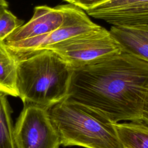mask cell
Masks as SVG:
<instances>
[{
	"instance_id": "10",
	"label": "cell",
	"mask_w": 148,
	"mask_h": 148,
	"mask_svg": "<svg viewBox=\"0 0 148 148\" xmlns=\"http://www.w3.org/2000/svg\"><path fill=\"white\" fill-rule=\"evenodd\" d=\"M109 31L121 45L123 50L148 61V38L123 27L112 26Z\"/></svg>"
},
{
	"instance_id": "2",
	"label": "cell",
	"mask_w": 148,
	"mask_h": 148,
	"mask_svg": "<svg viewBox=\"0 0 148 148\" xmlns=\"http://www.w3.org/2000/svg\"><path fill=\"white\" fill-rule=\"evenodd\" d=\"M17 57L16 88L24 104L46 109L67 97L73 69L51 49Z\"/></svg>"
},
{
	"instance_id": "11",
	"label": "cell",
	"mask_w": 148,
	"mask_h": 148,
	"mask_svg": "<svg viewBox=\"0 0 148 148\" xmlns=\"http://www.w3.org/2000/svg\"><path fill=\"white\" fill-rule=\"evenodd\" d=\"M113 125L123 148H148V125L132 121Z\"/></svg>"
},
{
	"instance_id": "3",
	"label": "cell",
	"mask_w": 148,
	"mask_h": 148,
	"mask_svg": "<svg viewBox=\"0 0 148 148\" xmlns=\"http://www.w3.org/2000/svg\"><path fill=\"white\" fill-rule=\"evenodd\" d=\"M47 110L63 146L123 148L113 122L92 108L66 97Z\"/></svg>"
},
{
	"instance_id": "4",
	"label": "cell",
	"mask_w": 148,
	"mask_h": 148,
	"mask_svg": "<svg viewBox=\"0 0 148 148\" xmlns=\"http://www.w3.org/2000/svg\"><path fill=\"white\" fill-rule=\"evenodd\" d=\"M47 49L58 53L72 69L123 51L121 45L110 31L102 27L57 43Z\"/></svg>"
},
{
	"instance_id": "8",
	"label": "cell",
	"mask_w": 148,
	"mask_h": 148,
	"mask_svg": "<svg viewBox=\"0 0 148 148\" xmlns=\"http://www.w3.org/2000/svg\"><path fill=\"white\" fill-rule=\"evenodd\" d=\"M62 21L63 14L60 6L55 8L36 6L31 19L16 29L4 42L8 45L44 36L58 28Z\"/></svg>"
},
{
	"instance_id": "16",
	"label": "cell",
	"mask_w": 148,
	"mask_h": 148,
	"mask_svg": "<svg viewBox=\"0 0 148 148\" xmlns=\"http://www.w3.org/2000/svg\"><path fill=\"white\" fill-rule=\"evenodd\" d=\"M124 28V27H123ZM126 28H128L132 30H134L144 36L148 38V25H139V26H135L132 27H127Z\"/></svg>"
},
{
	"instance_id": "6",
	"label": "cell",
	"mask_w": 148,
	"mask_h": 148,
	"mask_svg": "<svg viewBox=\"0 0 148 148\" xmlns=\"http://www.w3.org/2000/svg\"><path fill=\"white\" fill-rule=\"evenodd\" d=\"M16 148H59L60 141L46 109L24 104L14 127Z\"/></svg>"
},
{
	"instance_id": "15",
	"label": "cell",
	"mask_w": 148,
	"mask_h": 148,
	"mask_svg": "<svg viewBox=\"0 0 148 148\" xmlns=\"http://www.w3.org/2000/svg\"><path fill=\"white\" fill-rule=\"evenodd\" d=\"M141 122L148 125V90L143 103L141 114Z\"/></svg>"
},
{
	"instance_id": "5",
	"label": "cell",
	"mask_w": 148,
	"mask_h": 148,
	"mask_svg": "<svg viewBox=\"0 0 148 148\" xmlns=\"http://www.w3.org/2000/svg\"><path fill=\"white\" fill-rule=\"evenodd\" d=\"M59 6L62 12L63 21L58 28L42 36L6 45L9 50L16 56H19L47 49L57 43L101 27L92 22L87 14L75 5L69 3Z\"/></svg>"
},
{
	"instance_id": "14",
	"label": "cell",
	"mask_w": 148,
	"mask_h": 148,
	"mask_svg": "<svg viewBox=\"0 0 148 148\" xmlns=\"http://www.w3.org/2000/svg\"><path fill=\"white\" fill-rule=\"evenodd\" d=\"M110 0H75L73 4L86 11Z\"/></svg>"
},
{
	"instance_id": "9",
	"label": "cell",
	"mask_w": 148,
	"mask_h": 148,
	"mask_svg": "<svg viewBox=\"0 0 148 148\" xmlns=\"http://www.w3.org/2000/svg\"><path fill=\"white\" fill-rule=\"evenodd\" d=\"M17 57L0 40V92L18 97L16 88Z\"/></svg>"
},
{
	"instance_id": "1",
	"label": "cell",
	"mask_w": 148,
	"mask_h": 148,
	"mask_svg": "<svg viewBox=\"0 0 148 148\" xmlns=\"http://www.w3.org/2000/svg\"><path fill=\"white\" fill-rule=\"evenodd\" d=\"M148 90V61L123 50L73 69L67 97L92 108L113 123L141 122Z\"/></svg>"
},
{
	"instance_id": "7",
	"label": "cell",
	"mask_w": 148,
	"mask_h": 148,
	"mask_svg": "<svg viewBox=\"0 0 148 148\" xmlns=\"http://www.w3.org/2000/svg\"><path fill=\"white\" fill-rule=\"evenodd\" d=\"M86 13L112 26L127 28L148 25V0H110Z\"/></svg>"
},
{
	"instance_id": "18",
	"label": "cell",
	"mask_w": 148,
	"mask_h": 148,
	"mask_svg": "<svg viewBox=\"0 0 148 148\" xmlns=\"http://www.w3.org/2000/svg\"><path fill=\"white\" fill-rule=\"evenodd\" d=\"M64 1H66V2H69V3H73V2H74V1H75V0H64Z\"/></svg>"
},
{
	"instance_id": "17",
	"label": "cell",
	"mask_w": 148,
	"mask_h": 148,
	"mask_svg": "<svg viewBox=\"0 0 148 148\" xmlns=\"http://www.w3.org/2000/svg\"><path fill=\"white\" fill-rule=\"evenodd\" d=\"M8 3L6 2V0H0V11L8 9Z\"/></svg>"
},
{
	"instance_id": "12",
	"label": "cell",
	"mask_w": 148,
	"mask_h": 148,
	"mask_svg": "<svg viewBox=\"0 0 148 148\" xmlns=\"http://www.w3.org/2000/svg\"><path fill=\"white\" fill-rule=\"evenodd\" d=\"M0 148H16L7 95L0 92Z\"/></svg>"
},
{
	"instance_id": "13",
	"label": "cell",
	"mask_w": 148,
	"mask_h": 148,
	"mask_svg": "<svg viewBox=\"0 0 148 148\" xmlns=\"http://www.w3.org/2000/svg\"><path fill=\"white\" fill-rule=\"evenodd\" d=\"M24 21L18 19L8 9L0 11V40H5L16 29L23 25Z\"/></svg>"
}]
</instances>
